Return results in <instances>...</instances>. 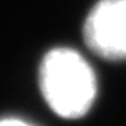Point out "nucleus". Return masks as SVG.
Here are the masks:
<instances>
[{
    "instance_id": "f03ea898",
    "label": "nucleus",
    "mask_w": 126,
    "mask_h": 126,
    "mask_svg": "<svg viewBox=\"0 0 126 126\" xmlns=\"http://www.w3.org/2000/svg\"><path fill=\"white\" fill-rule=\"evenodd\" d=\"M82 38L98 57L126 60V0H98L85 16Z\"/></svg>"
},
{
    "instance_id": "7ed1b4c3",
    "label": "nucleus",
    "mask_w": 126,
    "mask_h": 126,
    "mask_svg": "<svg viewBox=\"0 0 126 126\" xmlns=\"http://www.w3.org/2000/svg\"><path fill=\"white\" fill-rule=\"evenodd\" d=\"M0 126H34L32 123L19 119V117H1L0 119Z\"/></svg>"
},
{
    "instance_id": "f257e3e1",
    "label": "nucleus",
    "mask_w": 126,
    "mask_h": 126,
    "mask_svg": "<svg viewBox=\"0 0 126 126\" xmlns=\"http://www.w3.org/2000/svg\"><path fill=\"white\" fill-rule=\"evenodd\" d=\"M38 88L59 117L87 116L97 98V78L81 53L69 47L50 48L38 64Z\"/></svg>"
}]
</instances>
